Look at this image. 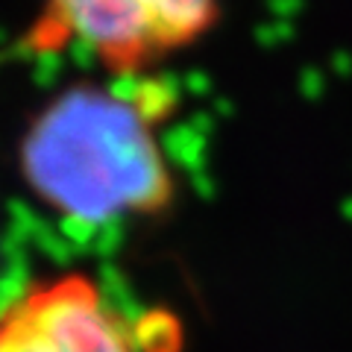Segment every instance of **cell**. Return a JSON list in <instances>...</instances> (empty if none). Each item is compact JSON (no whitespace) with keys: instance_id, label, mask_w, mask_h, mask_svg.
<instances>
[{"instance_id":"1","label":"cell","mask_w":352,"mask_h":352,"mask_svg":"<svg viewBox=\"0 0 352 352\" xmlns=\"http://www.w3.org/2000/svg\"><path fill=\"white\" fill-rule=\"evenodd\" d=\"M173 94L153 76L129 88L74 82L36 115L21 141V170L41 203L80 223L156 214L173 200V176L156 126Z\"/></svg>"},{"instance_id":"2","label":"cell","mask_w":352,"mask_h":352,"mask_svg":"<svg viewBox=\"0 0 352 352\" xmlns=\"http://www.w3.org/2000/svg\"><path fill=\"white\" fill-rule=\"evenodd\" d=\"M220 18V0H38L30 53L85 47L118 80L147 76L194 47Z\"/></svg>"},{"instance_id":"3","label":"cell","mask_w":352,"mask_h":352,"mask_svg":"<svg viewBox=\"0 0 352 352\" xmlns=\"http://www.w3.org/2000/svg\"><path fill=\"white\" fill-rule=\"evenodd\" d=\"M0 352H132L120 317L85 276L36 285L0 320Z\"/></svg>"}]
</instances>
